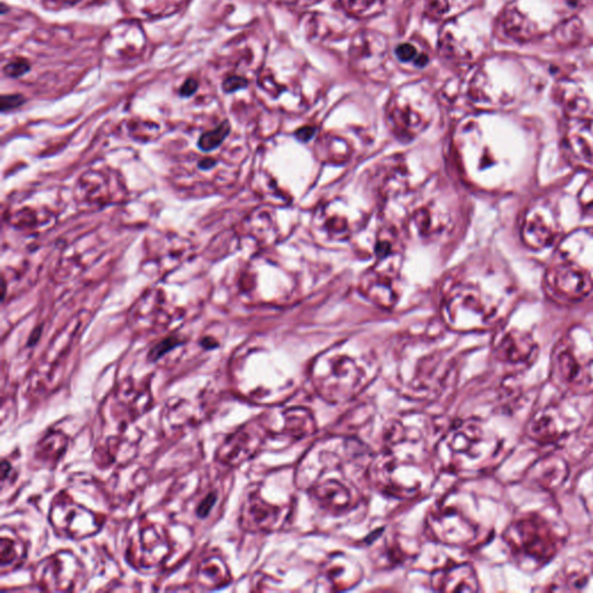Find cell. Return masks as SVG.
Masks as SVG:
<instances>
[{"label": "cell", "instance_id": "1", "mask_svg": "<svg viewBox=\"0 0 593 593\" xmlns=\"http://www.w3.org/2000/svg\"><path fill=\"white\" fill-rule=\"evenodd\" d=\"M495 446L480 423L474 419L465 421L452 426L439 441L438 461L441 468L450 473L473 471L482 465Z\"/></svg>", "mask_w": 593, "mask_h": 593}, {"label": "cell", "instance_id": "2", "mask_svg": "<svg viewBox=\"0 0 593 593\" xmlns=\"http://www.w3.org/2000/svg\"><path fill=\"white\" fill-rule=\"evenodd\" d=\"M512 555L522 563L542 566L560 549L561 537L540 515H527L512 523L505 533Z\"/></svg>", "mask_w": 593, "mask_h": 593}, {"label": "cell", "instance_id": "3", "mask_svg": "<svg viewBox=\"0 0 593 593\" xmlns=\"http://www.w3.org/2000/svg\"><path fill=\"white\" fill-rule=\"evenodd\" d=\"M312 373L316 392L333 404L351 400L367 385L365 370L345 355L319 360Z\"/></svg>", "mask_w": 593, "mask_h": 593}, {"label": "cell", "instance_id": "4", "mask_svg": "<svg viewBox=\"0 0 593 593\" xmlns=\"http://www.w3.org/2000/svg\"><path fill=\"white\" fill-rule=\"evenodd\" d=\"M428 525L434 539L447 545L467 546L478 537V526L472 519L445 500L431 512Z\"/></svg>", "mask_w": 593, "mask_h": 593}, {"label": "cell", "instance_id": "5", "mask_svg": "<svg viewBox=\"0 0 593 593\" xmlns=\"http://www.w3.org/2000/svg\"><path fill=\"white\" fill-rule=\"evenodd\" d=\"M306 489L320 508L336 515L355 508L360 500L355 482L343 478H315Z\"/></svg>", "mask_w": 593, "mask_h": 593}, {"label": "cell", "instance_id": "6", "mask_svg": "<svg viewBox=\"0 0 593 593\" xmlns=\"http://www.w3.org/2000/svg\"><path fill=\"white\" fill-rule=\"evenodd\" d=\"M146 45L144 30L136 23L113 27L104 41V54L113 60H130L141 55Z\"/></svg>", "mask_w": 593, "mask_h": 593}, {"label": "cell", "instance_id": "7", "mask_svg": "<svg viewBox=\"0 0 593 593\" xmlns=\"http://www.w3.org/2000/svg\"><path fill=\"white\" fill-rule=\"evenodd\" d=\"M387 42L377 32H362L352 41L350 57L360 71H371L385 60Z\"/></svg>", "mask_w": 593, "mask_h": 593}, {"label": "cell", "instance_id": "8", "mask_svg": "<svg viewBox=\"0 0 593 593\" xmlns=\"http://www.w3.org/2000/svg\"><path fill=\"white\" fill-rule=\"evenodd\" d=\"M434 590L443 592H476L478 582L471 564H454L434 571L431 579Z\"/></svg>", "mask_w": 593, "mask_h": 593}, {"label": "cell", "instance_id": "9", "mask_svg": "<svg viewBox=\"0 0 593 593\" xmlns=\"http://www.w3.org/2000/svg\"><path fill=\"white\" fill-rule=\"evenodd\" d=\"M537 345L525 333L511 332L502 338L497 347V356L504 363L528 365L537 355Z\"/></svg>", "mask_w": 593, "mask_h": 593}, {"label": "cell", "instance_id": "10", "mask_svg": "<svg viewBox=\"0 0 593 593\" xmlns=\"http://www.w3.org/2000/svg\"><path fill=\"white\" fill-rule=\"evenodd\" d=\"M245 518L247 525L253 530L274 531L282 526L284 511L281 507L253 497L246 508Z\"/></svg>", "mask_w": 593, "mask_h": 593}, {"label": "cell", "instance_id": "11", "mask_svg": "<svg viewBox=\"0 0 593 593\" xmlns=\"http://www.w3.org/2000/svg\"><path fill=\"white\" fill-rule=\"evenodd\" d=\"M389 121L397 134L412 137L424 126V117L404 100L393 101L388 111Z\"/></svg>", "mask_w": 593, "mask_h": 593}, {"label": "cell", "instance_id": "12", "mask_svg": "<svg viewBox=\"0 0 593 593\" xmlns=\"http://www.w3.org/2000/svg\"><path fill=\"white\" fill-rule=\"evenodd\" d=\"M555 284L563 293L582 296L592 289L593 282L589 274L574 264H564L556 270Z\"/></svg>", "mask_w": 593, "mask_h": 593}, {"label": "cell", "instance_id": "13", "mask_svg": "<svg viewBox=\"0 0 593 593\" xmlns=\"http://www.w3.org/2000/svg\"><path fill=\"white\" fill-rule=\"evenodd\" d=\"M315 431V422L311 412L304 408H291L284 412L281 434L292 439L301 441Z\"/></svg>", "mask_w": 593, "mask_h": 593}, {"label": "cell", "instance_id": "14", "mask_svg": "<svg viewBox=\"0 0 593 593\" xmlns=\"http://www.w3.org/2000/svg\"><path fill=\"white\" fill-rule=\"evenodd\" d=\"M357 566L358 564L350 563L348 560H345L342 556H335L329 559L325 566V576L334 586V590L348 589L358 582L356 579H360V572L358 569L348 572L347 570Z\"/></svg>", "mask_w": 593, "mask_h": 593}, {"label": "cell", "instance_id": "15", "mask_svg": "<svg viewBox=\"0 0 593 593\" xmlns=\"http://www.w3.org/2000/svg\"><path fill=\"white\" fill-rule=\"evenodd\" d=\"M262 441H264V436H261L257 431L253 429H242L231 438L230 453L232 454L227 456L226 459L234 463L248 459L259 449Z\"/></svg>", "mask_w": 593, "mask_h": 593}, {"label": "cell", "instance_id": "16", "mask_svg": "<svg viewBox=\"0 0 593 593\" xmlns=\"http://www.w3.org/2000/svg\"><path fill=\"white\" fill-rule=\"evenodd\" d=\"M130 11L145 18L170 15L181 8L185 0H126Z\"/></svg>", "mask_w": 593, "mask_h": 593}, {"label": "cell", "instance_id": "17", "mask_svg": "<svg viewBox=\"0 0 593 593\" xmlns=\"http://www.w3.org/2000/svg\"><path fill=\"white\" fill-rule=\"evenodd\" d=\"M524 237L532 247H545L552 242L554 231L542 216L534 215L526 219L524 225Z\"/></svg>", "mask_w": 593, "mask_h": 593}, {"label": "cell", "instance_id": "18", "mask_svg": "<svg viewBox=\"0 0 593 593\" xmlns=\"http://www.w3.org/2000/svg\"><path fill=\"white\" fill-rule=\"evenodd\" d=\"M387 0H338L349 15L358 19L372 18L384 11Z\"/></svg>", "mask_w": 593, "mask_h": 593}, {"label": "cell", "instance_id": "19", "mask_svg": "<svg viewBox=\"0 0 593 593\" xmlns=\"http://www.w3.org/2000/svg\"><path fill=\"white\" fill-rule=\"evenodd\" d=\"M230 123L227 122V121L220 123L216 129L210 130V131L204 132V134L200 136V139H198L197 146H198L203 152H210V151H213V150L218 148L219 146L222 144V141L226 139L227 136L230 134Z\"/></svg>", "mask_w": 593, "mask_h": 593}, {"label": "cell", "instance_id": "20", "mask_svg": "<svg viewBox=\"0 0 593 593\" xmlns=\"http://www.w3.org/2000/svg\"><path fill=\"white\" fill-rule=\"evenodd\" d=\"M395 55L397 60H400L402 63H412L417 67H426L429 62L428 56L419 52L412 43H401L397 45Z\"/></svg>", "mask_w": 593, "mask_h": 593}, {"label": "cell", "instance_id": "21", "mask_svg": "<svg viewBox=\"0 0 593 593\" xmlns=\"http://www.w3.org/2000/svg\"><path fill=\"white\" fill-rule=\"evenodd\" d=\"M182 343H183V341H181L178 338H175V336L166 338L151 349L148 358L151 362H156V360H160L163 355H166L167 352L171 351L173 349L178 347V345H181Z\"/></svg>", "mask_w": 593, "mask_h": 593}, {"label": "cell", "instance_id": "22", "mask_svg": "<svg viewBox=\"0 0 593 593\" xmlns=\"http://www.w3.org/2000/svg\"><path fill=\"white\" fill-rule=\"evenodd\" d=\"M3 70L10 78H19L30 70V64L26 58L16 57V58L10 60Z\"/></svg>", "mask_w": 593, "mask_h": 593}, {"label": "cell", "instance_id": "23", "mask_svg": "<svg viewBox=\"0 0 593 593\" xmlns=\"http://www.w3.org/2000/svg\"><path fill=\"white\" fill-rule=\"evenodd\" d=\"M102 0H42L45 8L50 10H62V8H74V6H87V5L101 3Z\"/></svg>", "mask_w": 593, "mask_h": 593}, {"label": "cell", "instance_id": "24", "mask_svg": "<svg viewBox=\"0 0 593 593\" xmlns=\"http://www.w3.org/2000/svg\"><path fill=\"white\" fill-rule=\"evenodd\" d=\"M424 8L432 18H441L449 11V0H424Z\"/></svg>", "mask_w": 593, "mask_h": 593}, {"label": "cell", "instance_id": "25", "mask_svg": "<svg viewBox=\"0 0 593 593\" xmlns=\"http://www.w3.org/2000/svg\"><path fill=\"white\" fill-rule=\"evenodd\" d=\"M26 102V99L20 94H11V95H3L1 97V111H14L16 108L21 107Z\"/></svg>", "mask_w": 593, "mask_h": 593}, {"label": "cell", "instance_id": "26", "mask_svg": "<svg viewBox=\"0 0 593 593\" xmlns=\"http://www.w3.org/2000/svg\"><path fill=\"white\" fill-rule=\"evenodd\" d=\"M247 80L240 75H231L222 82V89L226 93H234L239 89H245Z\"/></svg>", "mask_w": 593, "mask_h": 593}, {"label": "cell", "instance_id": "27", "mask_svg": "<svg viewBox=\"0 0 593 593\" xmlns=\"http://www.w3.org/2000/svg\"><path fill=\"white\" fill-rule=\"evenodd\" d=\"M197 89H198V82H197V79L190 77V78L187 79V80L182 84L178 93H180L181 97H189L197 92Z\"/></svg>", "mask_w": 593, "mask_h": 593}, {"label": "cell", "instance_id": "28", "mask_svg": "<svg viewBox=\"0 0 593 593\" xmlns=\"http://www.w3.org/2000/svg\"><path fill=\"white\" fill-rule=\"evenodd\" d=\"M217 495L216 493H209L208 496L205 497V500L200 503V507L197 508V515L200 517H207L209 512L211 511V508L215 505Z\"/></svg>", "mask_w": 593, "mask_h": 593}, {"label": "cell", "instance_id": "29", "mask_svg": "<svg viewBox=\"0 0 593 593\" xmlns=\"http://www.w3.org/2000/svg\"><path fill=\"white\" fill-rule=\"evenodd\" d=\"M42 334V326L36 327L35 329L33 330V333L30 334V341H28V345L30 347H33V345H36L37 341L40 340L41 338Z\"/></svg>", "mask_w": 593, "mask_h": 593}, {"label": "cell", "instance_id": "30", "mask_svg": "<svg viewBox=\"0 0 593 593\" xmlns=\"http://www.w3.org/2000/svg\"><path fill=\"white\" fill-rule=\"evenodd\" d=\"M215 159H212V158H205V159L200 160V163H198V167H200V170H204V171H208V170H211L212 167L216 166Z\"/></svg>", "mask_w": 593, "mask_h": 593}, {"label": "cell", "instance_id": "31", "mask_svg": "<svg viewBox=\"0 0 593 593\" xmlns=\"http://www.w3.org/2000/svg\"><path fill=\"white\" fill-rule=\"evenodd\" d=\"M200 345L205 349H213L218 347V342L215 341V340L211 338H205L200 341Z\"/></svg>", "mask_w": 593, "mask_h": 593}, {"label": "cell", "instance_id": "32", "mask_svg": "<svg viewBox=\"0 0 593 593\" xmlns=\"http://www.w3.org/2000/svg\"><path fill=\"white\" fill-rule=\"evenodd\" d=\"M312 134H313V129L311 128H304V129H301L296 136L303 139V141H307L308 138L311 137Z\"/></svg>", "mask_w": 593, "mask_h": 593}, {"label": "cell", "instance_id": "33", "mask_svg": "<svg viewBox=\"0 0 593 593\" xmlns=\"http://www.w3.org/2000/svg\"><path fill=\"white\" fill-rule=\"evenodd\" d=\"M284 1H289V3H304V1H308V0H284Z\"/></svg>", "mask_w": 593, "mask_h": 593}]
</instances>
